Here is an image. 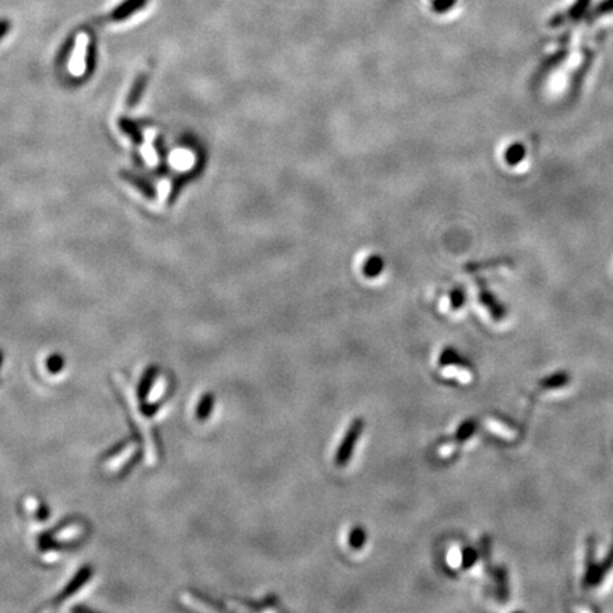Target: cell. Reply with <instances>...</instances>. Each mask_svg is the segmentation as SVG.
<instances>
[{
	"label": "cell",
	"mask_w": 613,
	"mask_h": 613,
	"mask_svg": "<svg viewBox=\"0 0 613 613\" xmlns=\"http://www.w3.org/2000/svg\"><path fill=\"white\" fill-rule=\"evenodd\" d=\"M364 428H365V422L362 419H356L349 426V429H348V432H346V435H345V437H344V440L337 451V456H335L337 466L344 467L348 463V460L351 458L352 451L355 449V444H356L358 439H360Z\"/></svg>",
	"instance_id": "cell-1"
},
{
	"label": "cell",
	"mask_w": 613,
	"mask_h": 613,
	"mask_svg": "<svg viewBox=\"0 0 613 613\" xmlns=\"http://www.w3.org/2000/svg\"><path fill=\"white\" fill-rule=\"evenodd\" d=\"M591 2H592V0H575V2L571 5L570 9H567L565 12H562V13L555 15L551 19V26L552 27H558V26H562V24L579 22L589 12Z\"/></svg>",
	"instance_id": "cell-2"
},
{
	"label": "cell",
	"mask_w": 613,
	"mask_h": 613,
	"mask_svg": "<svg viewBox=\"0 0 613 613\" xmlns=\"http://www.w3.org/2000/svg\"><path fill=\"white\" fill-rule=\"evenodd\" d=\"M479 295H480V301L484 304L486 309L488 310V313L491 314V317L495 321H500L505 317V309L504 305L495 298V295L487 290V287L484 286L483 281H480V290H479Z\"/></svg>",
	"instance_id": "cell-3"
},
{
	"label": "cell",
	"mask_w": 613,
	"mask_h": 613,
	"mask_svg": "<svg viewBox=\"0 0 613 613\" xmlns=\"http://www.w3.org/2000/svg\"><path fill=\"white\" fill-rule=\"evenodd\" d=\"M149 0H124L122 3H120L114 10L111 17L114 20H125L128 17H131L132 15L138 13L139 10H142Z\"/></svg>",
	"instance_id": "cell-4"
},
{
	"label": "cell",
	"mask_w": 613,
	"mask_h": 613,
	"mask_svg": "<svg viewBox=\"0 0 613 613\" xmlns=\"http://www.w3.org/2000/svg\"><path fill=\"white\" fill-rule=\"evenodd\" d=\"M612 568H613V544H612L607 555L605 556V559L596 564V568H595V572L592 575L589 586H598Z\"/></svg>",
	"instance_id": "cell-5"
},
{
	"label": "cell",
	"mask_w": 613,
	"mask_h": 613,
	"mask_svg": "<svg viewBox=\"0 0 613 613\" xmlns=\"http://www.w3.org/2000/svg\"><path fill=\"white\" fill-rule=\"evenodd\" d=\"M570 382H571V376H570V374H567V372H556V374H554V375H551V376L542 379V381L540 382V386H541L542 389L551 390V389L564 388V386H565L567 383H570Z\"/></svg>",
	"instance_id": "cell-6"
},
{
	"label": "cell",
	"mask_w": 613,
	"mask_h": 613,
	"mask_svg": "<svg viewBox=\"0 0 613 613\" xmlns=\"http://www.w3.org/2000/svg\"><path fill=\"white\" fill-rule=\"evenodd\" d=\"M439 365L440 367H467V362H465L462 358L458 356L456 349L446 348L439 358Z\"/></svg>",
	"instance_id": "cell-7"
},
{
	"label": "cell",
	"mask_w": 613,
	"mask_h": 613,
	"mask_svg": "<svg viewBox=\"0 0 613 613\" xmlns=\"http://www.w3.org/2000/svg\"><path fill=\"white\" fill-rule=\"evenodd\" d=\"M213 404H215V397L212 393L203 395L199 404H197V409H196V418L199 421L208 419L211 412H212V409H213Z\"/></svg>",
	"instance_id": "cell-8"
},
{
	"label": "cell",
	"mask_w": 613,
	"mask_h": 613,
	"mask_svg": "<svg viewBox=\"0 0 613 613\" xmlns=\"http://www.w3.org/2000/svg\"><path fill=\"white\" fill-rule=\"evenodd\" d=\"M596 559H595V548H593V542L592 540L588 544V551H586V567H585V575H584V586H589L592 575L595 572L596 568Z\"/></svg>",
	"instance_id": "cell-9"
},
{
	"label": "cell",
	"mask_w": 613,
	"mask_h": 613,
	"mask_svg": "<svg viewBox=\"0 0 613 613\" xmlns=\"http://www.w3.org/2000/svg\"><path fill=\"white\" fill-rule=\"evenodd\" d=\"M526 157V146L523 143H513L505 150V162L508 165H517Z\"/></svg>",
	"instance_id": "cell-10"
},
{
	"label": "cell",
	"mask_w": 613,
	"mask_h": 613,
	"mask_svg": "<svg viewBox=\"0 0 613 613\" xmlns=\"http://www.w3.org/2000/svg\"><path fill=\"white\" fill-rule=\"evenodd\" d=\"M476 428H477V423H476L473 419L463 422L462 425L458 426V429H457V432H456V435H454V437H453V442H456V443H462V442L469 440V439L474 435Z\"/></svg>",
	"instance_id": "cell-11"
},
{
	"label": "cell",
	"mask_w": 613,
	"mask_h": 613,
	"mask_svg": "<svg viewBox=\"0 0 613 613\" xmlns=\"http://www.w3.org/2000/svg\"><path fill=\"white\" fill-rule=\"evenodd\" d=\"M495 582H497V592L498 598L501 600H507L508 598V579H507V571L500 567L495 571Z\"/></svg>",
	"instance_id": "cell-12"
},
{
	"label": "cell",
	"mask_w": 613,
	"mask_h": 613,
	"mask_svg": "<svg viewBox=\"0 0 613 613\" xmlns=\"http://www.w3.org/2000/svg\"><path fill=\"white\" fill-rule=\"evenodd\" d=\"M565 57H567V50H559V51H556L555 55H552L549 59H547V60L542 63V66L540 67V73H541V74H547L552 67H555V66H558V64H561L562 62H564Z\"/></svg>",
	"instance_id": "cell-13"
},
{
	"label": "cell",
	"mask_w": 613,
	"mask_h": 613,
	"mask_svg": "<svg viewBox=\"0 0 613 613\" xmlns=\"http://www.w3.org/2000/svg\"><path fill=\"white\" fill-rule=\"evenodd\" d=\"M367 533L361 527H356L349 534V547L353 549H361L365 545Z\"/></svg>",
	"instance_id": "cell-14"
},
{
	"label": "cell",
	"mask_w": 613,
	"mask_h": 613,
	"mask_svg": "<svg viewBox=\"0 0 613 613\" xmlns=\"http://www.w3.org/2000/svg\"><path fill=\"white\" fill-rule=\"evenodd\" d=\"M613 13V0H602V2L592 10L591 19L603 17Z\"/></svg>",
	"instance_id": "cell-15"
},
{
	"label": "cell",
	"mask_w": 613,
	"mask_h": 613,
	"mask_svg": "<svg viewBox=\"0 0 613 613\" xmlns=\"http://www.w3.org/2000/svg\"><path fill=\"white\" fill-rule=\"evenodd\" d=\"M479 552H477V549H474V548H472V547H469V548H466L465 551H463V554H462V567L465 568V570H469V568H472L476 562H477V559H479Z\"/></svg>",
	"instance_id": "cell-16"
},
{
	"label": "cell",
	"mask_w": 613,
	"mask_h": 613,
	"mask_svg": "<svg viewBox=\"0 0 613 613\" xmlns=\"http://www.w3.org/2000/svg\"><path fill=\"white\" fill-rule=\"evenodd\" d=\"M457 3V0H433L430 8L435 13L442 15V13H447L450 9H453Z\"/></svg>",
	"instance_id": "cell-17"
},
{
	"label": "cell",
	"mask_w": 613,
	"mask_h": 613,
	"mask_svg": "<svg viewBox=\"0 0 613 613\" xmlns=\"http://www.w3.org/2000/svg\"><path fill=\"white\" fill-rule=\"evenodd\" d=\"M450 300H451V309L458 310V309H462V305H463L465 301H466V297H465V293H463L462 290L457 288V290H454V291L451 293Z\"/></svg>",
	"instance_id": "cell-18"
},
{
	"label": "cell",
	"mask_w": 613,
	"mask_h": 613,
	"mask_svg": "<svg viewBox=\"0 0 613 613\" xmlns=\"http://www.w3.org/2000/svg\"><path fill=\"white\" fill-rule=\"evenodd\" d=\"M143 83H145V77H139L138 81H136V84H135V87L132 88V91H131V94H129V98H128L129 107H132V106L135 104V102L138 101V98H139V95H141V90H142Z\"/></svg>",
	"instance_id": "cell-19"
},
{
	"label": "cell",
	"mask_w": 613,
	"mask_h": 613,
	"mask_svg": "<svg viewBox=\"0 0 613 613\" xmlns=\"http://www.w3.org/2000/svg\"><path fill=\"white\" fill-rule=\"evenodd\" d=\"M12 29V23L8 19H0V41H2L6 34L10 31Z\"/></svg>",
	"instance_id": "cell-20"
}]
</instances>
